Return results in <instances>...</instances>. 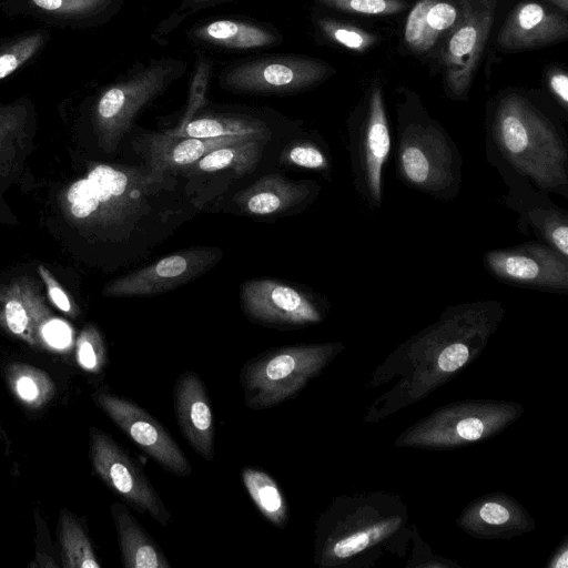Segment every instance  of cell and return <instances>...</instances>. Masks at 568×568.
<instances>
[{"label":"cell","mask_w":568,"mask_h":568,"mask_svg":"<svg viewBox=\"0 0 568 568\" xmlns=\"http://www.w3.org/2000/svg\"><path fill=\"white\" fill-rule=\"evenodd\" d=\"M491 136L506 164L542 193L568 196V151L554 123L519 94L504 97Z\"/></svg>","instance_id":"1"},{"label":"cell","mask_w":568,"mask_h":568,"mask_svg":"<svg viewBox=\"0 0 568 568\" xmlns=\"http://www.w3.org/2000/svg\"><path fill=\"white\" fill-rule=\"evenodd\" d=\"M333 349L331 344H295L248 358L239 376L244 405L257 412L294 398L321 372Z\"/></svg>","instance_id":"2"},{"label":"cell","mask_w":568,"mask_h":568,"mask_svg":"<svg viewBox=\"0 0 568 568\" xmlns=\"http://www.w3.org/2000/svg\"><path fill=\"white\" fill-rule=\"evenodd\" d=\"M460 156L448 136L433 124L409 123L398 135L400 178L419 191L452 197L460 182Z\"/></svg>","instance_id":"3"},{"label":"cell","mask_w":568,"mask_h":568,"mask_svg":"<svg viewBox=\"0 0 568 568\" xmlns=\"http://www.w3.org/2000/svg\"><path fill=\"white\" fill-rule=\"evenodd\" d=\"M90 457L94 473L125 504L162 527L169 525L171 513L139 463L97 427L90 428Z\"/></svg>","instance_id":"4"},{"label":"cell","mask_w":568,"mask_h":568,"mask_svg":"<svg viewBox=\"0 0 568 568\" xmlns=\"http://www.w3.org/2000/svg\"><path fill=\"white\" fill-rule=\"evenodd\" d=\"M183 72V61L155 60L108 88L95 108L97 121L104 138L109 142H116L130 129L138 113Z\"/></svg>","instance_id":"5"},{"label":"cell","mask_w":568,"mask_h":568,"mask_svg":"<svg viewBox=\"0 0 568 568\" xmlns=\"http://www.w3.org/2000/svg\"><path fill=\"white\" fill-rule=\"evenodd\" d=\"M92 398L114 425L165 471L178 477L193 473L191 463L166 427L139 404L106 389H98Z\"/></svg>","instance_id":"6"},{"label":"cell","mask_w":568,"mask_h":568,"mask_svg":"<svg viewBox=\"0 0 568 568\" xmlns=\"http://www.w3.org/2000/svg\"><path fill=\"white\" fill-rule=\"evenodd\" d=\"M321 60L305 57H272L237 62L221 74V84L242 93L284 94L305 90L328 73Z\"/></svg>","instance_id":"7"},{"label":"cell","mask_w":568,"mask_h":568,"mask_svg":"<svg viewBox=\"0 0 568 568\" xmlns=\"http://www.w3.org/2000/svg\"><path fill=\"white\" fill-rule=\"evenodd\" d=\"M241 306L253 323L277 329L316 324L323 313L303 291L273 278H255L241 287Z\"/></svg>","instance_id":"8"},{"label":"cell","mask_w":568,"mask_h":568,"mask_svg":"<svg viewBox=\"0 0 568 568\" xmlns=\"http://www.w3.org/2000/svg\"><path fill=\"white\" fill-rule=\"evenodd\" d=\"M494 0H462L444 51L446 83L455 97L469 89L494 19Z\"/></svg>","instance_id":"9"},{"label":"cell","mask_w":568,"mask_h":568,"mask_svg":"<svg viewBox=\"0 0 568 568\" xmlns=\"http://www.w3.org/2000/svg\"><path fill=\"white\" fill-rule=\"evenodd\" d=\"M484 264L496 278L507 283L554 292L568 288V257L545 243L488 251Z\"/></svg>","instance_id":"10"},{"label":"cell","mask_w":568,"mask_h":568,"mask_svg":"<svg viewBox=\"0 0 568 568\" xmlns=\"http://www.w3.org/2000/svg\"><path fill=\"white\" fill-rule=\"evenodd\" d=\"M221 251L195 247L171 255L114 281L108 288L118 296H151L165 293L194 280L211 268Z\"/></svg>","instance_id":"11"},{"label":"cell","mask_w":568,"mask_h":568,"mask_svg":"<svg viewBox=\"0 0 568 568\" xmlns=\"http://www.w3.org/2000/svg\"><path fill=\"white\" fill-rule=\"evenodd\" d=\"M178 426L192 449L206 462L215 455L212 404L204 382L194 371L179 375L173 388Z\"/></svg>","instance_id":"12"},{"label":"cell","mask_w":568,"mask_h":568,"mask_svg":"<svg viewBox=\"0 0 568 568\" xmlns=\"http://www.w3.org/2000/svg\"><path fill=\"white\" fill-rule=\"evenodd\" d=\"M390 151V134L383 94L374 89L358 139L355 142V165L359 184L372 205L382 200V174Z\"/></svg>","instance_id":"13"},{"label":"cell","mask_w":568,"mask_h":568,"mask_svg":"<svg viewBox=\"0 0 568 568\" xmlns=\"http://www.w3.org/2000/svg\"><path fill=\"white\" fill-rule=\"evenodd\" d=\"M253 139L261 138L225 136L199 139L172 136L165 132L149 135L145 138L149 163L148 175L155 184L163 182L165 175L187 171L200 159L215 149Z\"/></svg>","instance_id":"14"},{"label":"cell","mask_w":568,"mask_h":568,"mask_svg":"<svg viewBox=\"0 0 568 568\" xmlns=\"http://www.w3.org/2000/svg\"><path fill=\"white\" fill-rule=\"evenodd\" d=\"M568 36V21L565 16L547 10L536 2L519 3L499 36V47L508 50H526L548 45Z\"/></svg>","instance_id":"15"},{"label":"cell","mask_w":568,"mask_h":568,"mask_svg":"<svg viewBox=\"0 0 568 568\" xmlns=\"http://www.w3.org/2000/svg\"><path fill=\"white\" fill-rule=\"evenodd\" d=\"M305 183H297L277 173L266 174L235 195L239 207L250 215L272 216L285 212L310 194Z\"/></svg>","instance_id":"16"},{"label":"cell","mask_w":568,"mask_h":568,"mask_svg":"<svg viewBox=\"0 0 568 568\" xmlns=\"http://www.w3.org/2000/svg\"><path fill=\"white\" fill-rule=\"evenodd\" d=\"M111 515L116 529L123 567H172L156 540L141 526L124 504L113 503Z\"/></svg>","instance_id":"17"},{"label":"cell","mask_w":568,"mask_h":568,"mask_svg":"<svg viewBox=\"0 0 568 568\" xmlns=\"http://www.w3.org/2000/svg\"><path fill=\"white\" fill-rule=\"evenodd\" d=\"M532 200L521 197L517 191L511 190L507 196V204L517 211L525 227L532 229L542 243L551 246L568 257V215L560 207L547 199Z\"/></svg>","instance_id":"18"},{"label":"cell","mask_w":568,"mask_h":568,"mask_svg":"<svg viewBox=\"0 0 568 568\" xmlns=\"http://www.w3.org/2000/svg\"><path fill=\"white\" fill-rule=\"evenodd\" d=\"M192 38L211 45L250 50L274 45L278 34L261 24L232 19H217L199 27L191 33Z\"/></svg>","instance_id":"19"},{"label":"cell","mask_w":568,"mask_h":568,"mask_svg":"<svg viewBox=\"0 0 568 568\" xmlns=\"http://www.w3.org/2000/svg\"><path fill=\"white\" fill-rule=\"evenodd\" d=\"M458 17L454 6L438 0H422L412 9L405 24V41L415 52L428 51Z\"/></svg>","instance_id":"20"},{"label":"cell","mask_w":568,"mask_h":568,"mask_svg":"<svg viewBox=\"0 0 568 568\" xmlns=\"http://www.w3.org/2000/svg\"><path fill=\"white\" fill-rule=\"evenodd\" d=\"M240 476L260 514L274 527L285 528L290 520V506L274 477L254 466L243 467Z\"/></svg>","instance_id":"21"},{"label":"cell","mask_w":568,"mask_h":568,"mask_svg":"<svg viewBox=\"0 0 568 568\" xmlns=\"http://www.w3.org/2000/svg\"><path fill=\"white\" fill-rule=\"evenodd\" d=\"M172 136L215 139L225 136L270 138V130L260 119L239 115L193 118L181 128L165 131Z\"/></svg>","instance_id":"22"},{"label":"cell","mask_w":568,"mask_h":568,"mask_svg":"<svg viewBox=\"0 0 568 568\" xmlns=\"http://www.w3.org/2000/svg\"><path fill=\"white\" fill-rule=\"evenodd\" d=\"M268 139H253L215 149L200 159L187 171L192 173H214L232 169L237 174L248 173L258 164Z\"/></svg>","instance_id":"23"},{"label":"cell","mask_w":568,"mask_h":568,"mask_svg":"<svg viewBox=\"0 0 568 568\" xmlns=\"http://www.w3.org/2000/svg\"><path fill=\"white\" fill-rule=\"evenodd\" d=\"M6 377L11 392L29 408L45 406L55 394V385L50 376L31 365L13 363L7 367Z\"/></svg>","instance_id":"24"},{"label":"cell","mask_w":568,"mask_h":568,"mask_svg":"<svg viewBox=\"0 0 568 568\" xmlns=\"http://www.w3.org/2000/svg\"><path fill=\"white\" fill-rule=\"evenodd\" d=\"M62 564L67 568H100L91 541L79 521L65 510L59 519Z\"/></svg>","instance_id":"25"},{"label":"cell","mask_w":568,"mask_h":568,"mask_svg":"<svg viewBox=\"0 0 568 568\" xmlns=\"http://www.w3.org/2000/svg\"><path fill=\"white\" fill-rule=\"evenodd\" d=\"M45 34L42 32L29 33L0 51V80L12 74L27 63L43 45Z\"/></svg>","instance_id":"26"},{"label":"cell","mask_w":568,"mask_h":568,"mask_svg":"<svg viewBox=\"0 0 568 568\" xmlns=\"http://www.w3.org/2000/svg\"><path fill=\"white\" fill-rule=\"evenodd\" d=\"M77 361L87 372L95 374L106 364V349L100 332L95 327L83 329L77 341Z\"/></svg>","instance_id":"27"},{"label":"cell","mask_w":568,"mask_h":568,"mask_svg":"<svg viewBox=\"0 0 568 568\" xmlns=\"http://www.w3.org/2000/svg\"><path fill=\"white\" fill-rule=\"evenodd\" d=\"M317 26L325 38L351 50L363 52L374 42L372 34L334 20L321 19Z\"/></svg>","instance_id":"28"},{"label":"cell","mask_w":568,"mask_h":568,"mask_svg":"<svg viewBox=\"0 0 568 568\" xmlns=\"http://www.w3.org/2000/svg\"><path fill=\"white\" fill-rule=\"evenodd\" d=\"M212 73V62L203 58L199 60L191 81L189 100L185 112L175 128H181L186 122L192 120L195 116L196 112L205 104V95Z\"/></svg>","instance_id":"29"},{"label":"cell","mask_w":568,"mask_h":568,"mask_svg":"<svg viewBox=\"0 0 568 568\" xmlns=\"http://www.w3.org/2000/svg\"><path fill=\"white\" fill-rule=\"evenodd\" d=\"M325 7L363 14H394L403 11L406 3L403 0H315Z\"/></svg>","instance_id":"30"},{"label":"cell","mask_w":568,"mask_h":568,"mask_svg":"<svg viewBox=\"0 0 568 568\" xmlns=\"http://www.w3.org/2000/svg\"><path fill=\"white\" fill-rule=\"evenodd\" d=\"M38 8L59 16L81 17L94 13L112 0H31Z\"/></svg>","instance_id":"31"},{"label":"cell","mask_w":568,"mask_h":568,"mask_svg":"<svg viewBox=\"0 0 568 568\" xmlns=\"http://www.w3.org/2000/svg\"><path fill=\"white\" fill-rule=\"evenodd\" d=\"M282 160L288 164L311 170L328 168V160L324 152L310 142H297L290 145L283 152Z\"/></svg>","instance_id":"32"},{"label":"cell","mask_w":568,"mask_h":568,"mask_svg":"<svg viewBox=\"0 0 568 568\" xmlns=\"http://www.w3.org/2000/svg\"><path fill=\"white\" fill-rule=\"evenodd\" d=\"M70 211L74 217L85 219L100 207V202L88 179L74 182L68 191Z\"/></svg>","instance_id":"33"},{"label":"cell","mask_w":568,"mask_h":568,"mask_svg":"<svg viewBox=\"0 0 568 568\" xmlns=\"http://www.w3.org/2000/svg\"><path fill=\"white\" fill-rule=\"evenodd\" d=\"M469 357V349L463 343H453L446 346L438 356V366L444 372H455L462 367Z\"/></svg>","instance_id":"34"},{"label":"cell","mask_w":568,"mask_h":568,"mask_svg":"<svg viewBox=\"0 0 568 568\" xmlns=\"http://www.w3.org/2000/svg\"><path fill=\"white\" fill-rule=\"evenodd\" d=\"M487 424L481 418L467 417L455 425V430L450 436L462 440H477L485 434Z\"/></svg>","instance_id":"35"},{"label":"cell","mask_w":568,"mask_h":568,"mask_svg":"<svg viewBox=\"0 0 568 568\" xmlns=\"http://www.w3.org/2000/svg\"><path fill=\"white\" fill-rule=\"evenodd\" d=\"M42 336L48 344L62 347L70 341V329L63 322L55 320L43 326Z\"/></svg>","instance_id":"36"},{"label":"cell","mask_w":568,"mask_h":568,"mask_svg":"<svg viewBox=\"0 0 568 568\" xmlns=\"http://www.w3.org/2000/svg\"><path fill=\"white\" fill-rule=\"evenodd\" d=\"M40 273L42 277L45 280L48 285V292L51 301L63 312L71 311V304L69 302L68 296L61 290V287L55 283V281L48 274L47 270L40 267Z\"/></svg>","instance_id":"37"},{"label":"cell","mask_w":568,"mask_h":568,"mask_svg":"<svg viewBox=\"0 0 568 568\" xmlns=\"http://www.w3.org/2000/svg\"><path fill=\"white\" fill-rule=\"evenodd\" d=\"M479 517L487 524L501 525L509 519V511L497 503H487L480 508Z\"/></svg>","instance_id":"38"},{"label":"cell","mask_w":568,"mask_h":568,"mask_svg":"<svg viewBox=\"0 0 568 568\" xmlns=\"http://www.w3.org/2000/svg\"><path fill=\"white\" fill-rule=\"evenodd\" d=\"M549 88L564 109L568 104V77L564 71H555L549 75Z\"/></svg>","instance_id":"39"},{"label":"cell","mask_w":568,"mask_h":568,"mask_svg":"<svg viewBox=\"0 0 568 568\" xmlns=\"http://www.w3.org/2000/svg\"><path fill=\"white\" fill-rule=\"evenodd\" d=\"M221 1L225 0H184L180 6L179 11H182V13L185 11L191 13L193 10L201 9L209 4L217 3Z\"/></svg>","instance_id":"40"},{"label":"cell","mask_w":568,"mask_h":568,"mask_svg":"<svg viewBox=\"0 0 568 568\" xmlns=\"http://www.w3.org/2000/svg\"><path fill=\"white\" fill-rule=\"evenodd\" d=\"M548 1L552 2L555 6H557L565 12L568 10V0H548Z\"/></svg>","instance_id":"41"},{"label":"cell","mask_w":568,"mask_h":568,"mask_svg":"<svg viewBox=\"0 0 568 568\" xmlns=\"http://www.w3.org/2000/svg\"><path fill=\"white\" fill-rule=\"evenodd\" d=\"M557 567H564V568L567 567V551H564L560 560H558V562H557Z\"/></svg>","instance_id":"42"}]
</instances>
